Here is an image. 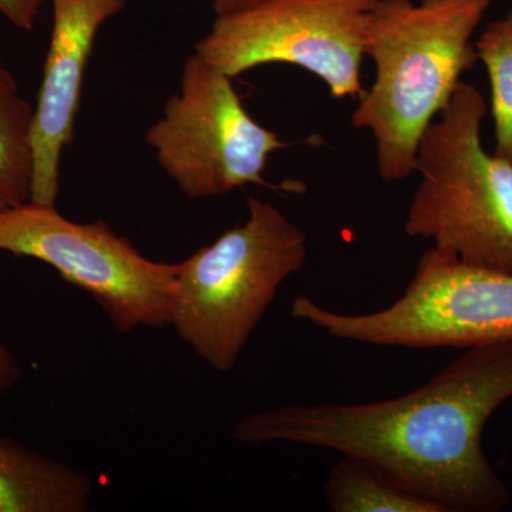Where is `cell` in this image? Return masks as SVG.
I'll use <instances>...</instances> for the list:
<instances>
[{
    "instance_id": "cell-12",
    "label": "cell",
    "mask_w": 512,
    "mask_h": 512,
    "mask_svg": "<svg viewBox=\"0 0 512 512\" xmlns=\"http://www.w3.org/2000/svg\"><path fill=\"white\" fill-rule=\"evenodd\" d=\"M325 498L332 512H443L359 457L342 456L330 471Z\"/></svg>"
},
{
    "instance_id": "cell-6",
    "label": "cell",
    "mask_w": 512,
    "mask_h": 512,
    "mask_svg": "<svg viewBox=\"0 0 512 512\" xmlns=\"http://www.w3.org/2000/svg\"><path fill=\"white\" fill-rule=\"evenodd\" d=\"M0 251L52 266L121 335L170 326L175 264L151 261L104 221L67 220L56 205L29 201L0 211Z\"/></svg>"
},
{
    "instance_id": "cell-7",
    "label": "cell",
    "mask_w": 512,
    "mask_h": 512,
    "mask_svg": "<svg viewBox=\"0 0 512 512\" xmlns=\"http://www.w3.org/2000/svg\"><path fill=\"white\" fill-rule=\"evenodd\" d=\"M144 141L191 200L222 197L249 184L278 188L265 181L266 164L271 154L291 146L256 123L232 77L197 53L185 60L180 92L167 100Z\"/></svg>"
},
{
    "instance_id": "cell-8",
    "label": "cell",
    "mask_w": 512,
    "mask_h": 512,
    "mask_svg": "<svg viewBox=\"0 0 512 512\" xmlns=\"http://www.w3.org/2000/svg\"><path fill=\"white\" fill-rule=\"evenodd\" d=\"M376 3L261 0L217 15L194 53L232 79L264 64H293L319 77L335 99H360L367 23Z\"/></svg>"
},
{
    "instance_id": "cell-15",
    "label": "cell",
    "mask_w": 512,
    "mask_h": 512,
    "mask_svg": "<svg viewBox=\"0 0 512 512\" xmlns=\"http://www.w3.org/2000/svg\"><path fill=\"white\" fill-rule=\"evenodd\" d=\"M22 375L23 370L19 365L18 357L0 343V396L10 392L22 379Z\"/></svg>"
},
{
    "instance_id": "cell-14",
    "label": "cell",
    "mask_w": 512,
    "mask_h": 512,
    "mask_svg": "<svg viewBox=\"0 0 512 512\" xmlns=\"http://www.w3.org/2000/svg\"><path fill=\"white\" fill-rule=\"evenodd\" d=\"M45 2L46 0H0V13L15 28L30 32L35 29Z\"/></svg>"
},
{
    "instance_id": "cell-2",
    "label": "cell",
    "mask_w": 512,
    "mask_h": 512,
    "mask_svg": "<svg viewBox=\"0 0 512 512\" xmlns=\"http://www.w3.org/2000/svg\"><path fill=\"white\" fill-rule=\"evenodd\" d=\"M491 0H377L369 15L365 55L375 80L352 116L376 141L387 183L416 173L424 131L453 99L478 56L473 35Z\"/></svg>"
},
{
    "instance_id": "cell-3",
    "label": "cell",
    "mask_w": 512,
    "mask_h": 512,
    "mask_svg": "<svg viewBox=\"0 0 512 512\" xmlns=\"http://www.w3.org/2000/svg\"><path fill=\"white\" fill-rule=\"evenodd\" d=\"M175 264L170 326L212 370L237 365L276 293L308 259V237L271 202Z\"/></svg>"
},
{
    "instance_id": "cell-5",
    "label": "cell",
    "mask_w": 512,
    "mask_h": 512,
    "mask_svg": "<svg viewBox=\"0 0 512 512\" xmlns=\"http://www.w3.org/2000/svg\"><path fill=\"white\" fill-rule=\"evenodd\" d=\"M292 318L330 338L383 348H471L512 340V274L464 264L431 247L410 285L387 308L340 313L309 296L291 305Z\"/></svg>"
},
{
    "instance_id": "cell-11",
    "label": "cell",
    "mask_w": 512,
    "mask_h": 512,
    "mask_svg": "<svg viewBox=\"0 0 512 512\" xmlns=\"http://www.w3.org/2000/svg\"><path fill=\"white\" fill-rule=\"evenodd\" d=\"M35 106L0 59V211L32 200Z\"/></svg>"
},
{
    "instance_id": "cell-10",
    "label": "cell",
    "mask_w": 512,
    "mask_h": 512,
    "mask_svg": "<svg viewBox=\"0 0 512 512\" xmlns=\"http://www.w3.org/2000/svg\"><path fill=\"white\" fill-rule=\"evenodd\" d=\"M93 488L83 471L0 436V512H87Z\"/></svg>"
},
{
    "instance_id": "cell-1",
    "label": "cell",
    "mask_w": 512,
    "mask_h": 512,
    "mask_svg": "<svg viewBox=\"0 0 512 512\" xmlns=\"http://www.w3.org/2000/svg\"><path fill=\"white\" fill-rule=\"evenodd\" d=\"M510 399L512 340H505L467 348L429 382L393 399L286 404L245 414L232 439L359 457L443 512H498L511 494L484 453L483 433Z\"/></svg>"
},
{
    "instance_id": "cell-4",
    "label": "cell",
    "mask_w": 512,
    "mask_h": 512,
    "mask_svg": "<svg viewBox=\"0 0 512 512\" xmlns=\"http://www.w3.org/2000/svg\"><path fill=\"white\" fill-rule=\"evenodd\" d=\"M487 110L483 94L461 82L424 131L404 228L464 264L512 274V163L485 151Z\"/></svg>"
},
{
    "instance_id": "cell-13",
    "label": "cell",
    "mask_w": 512,
    "mask_h": 512,
    "mask_svg": "<svg viewBox=\"0 0 512 512\" xmlns=\"http://www.w3.org/2000/svg\"><path fill=\"white\" fill-rule=\"evenodd\" d=\"M474 45L490 77L494 154L512 163V12L488 23Z\"/></svg>"
},
{
    "instance_id": "cell-9",
    "label": "cell",
    "mask_w": 512,
    "mask_h": 512,
    "mask_svg": "<svg viewBox=\"0 0 512 512\" xmlns=\"http://www.w3.org/2000/svg\"><path fill=\"white\" fill-rule=\"evenodd\" d=\"M53 28L33 119L32 202L56 205L60 158L72 144L87 64L101 26L127 0H50Z\"/></svg>"
},
{
    "instance_id": "cell-16",
    "label": "cell",
    "mask_w": 512,
    "mask_h": 512,
    "mask_svg": "<svg viewBox=\"0 0 512 512\" xmlns=\"http://www.w3.org/2000/svg\"><path fill=\"white\" fill-rule=\"evenodd\" d=\"M259 2L261 0H214V10L217 15H225V13L249 8Z\"/></svg>"
}]
</instances>
